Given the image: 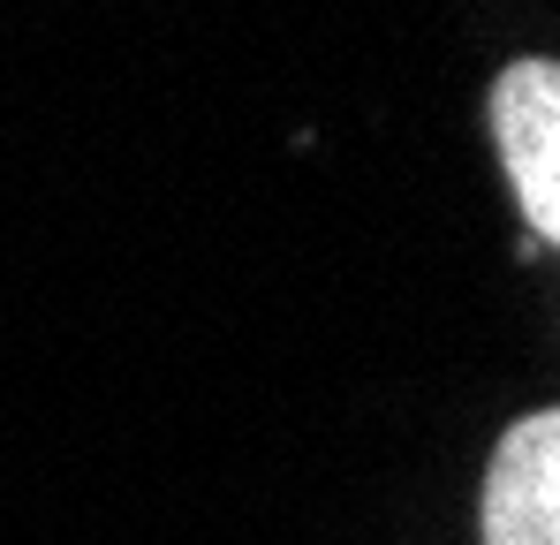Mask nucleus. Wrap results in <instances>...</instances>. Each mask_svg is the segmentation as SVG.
Segmentation results:
<instances>
[{"instance_id":"nucleus-1","label":"nucleus","mask_w":560,"mask_h":545,"mask_svg":"<svg viewBox=\"0 0 560 545\" xmlns=\"http://www.w3.org/2000/svg\"><path fill=\"white\" fill-rule=\"evenodd\" d=\"M492 137H500V167H508L515 197H523L530 235L560 243V61L530 54V61L500 69Z\"/></svg>"},{"instance_id":"nucleus-2","label":"nucleus","mask_w":560,"mask_h":545,"mask_svg":"<svg viewBox=\"0 0 560 545\" xmlns=\"http://www.w3.org/2000/svg\"><path fill=\"white\" fill-rule=\"evenodd\" d=\"M485 545H560V409L508 425L485 469Z\"/></svg>"}]
</instances>
